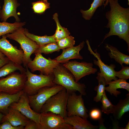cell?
<instances>
[{"label":"cell","instance_id":"5bb4252c","mask_svg":"<svg viewBox=\"0 0 129 129\" xmlns=\"http://www.w3.org/2000/svg\"><path fill=\"white\" fill-rule=\"evenodd\" d=\"M89 50L91 54L97 59V60H93L94 64L98 66L100 69V72L101 75L104 77L106 83V85L112 80H115L118 79L115 75V71L114 69L116 67L115 65L111 64L109 65L105 64L101 60L100 54L97 51L95 53L91 51V49Z\"/></svg>","mask_w":129,"mask_h":129},{"label":"cell","instance_id":"e575fe53","mask_svg":"<svg viewBox=\"0 0 129 129\" xmlns=\"http://www.w3.org/2000/svg\"><path fill=\"white\" fill-rule=\"evenodd\" d=\"M89 115L91 119L95 120H98L102 117L101 111L98 108H94L91 110Z\"/></svg>","mask_w":129,"mask_h":129},{"label":"cell","instance_id":"1f68e13d","mask_svg":"<svg viewBox=\"0 0 129 129\" xmlns=\"http://www.w3.org/2000/svg\"><path fill=\"white\" fill-rule=\"evenodd\" d=\"M75 42L74 37L69 35L59 40L56 43L59 48L63 49L74 46Z\"/></svg>","mask_w":129,"mask_h":129},{"label":"cell","instance_id":"e0dca14e","mask_svg":"<svg viewBox=\"0 0 129 129\" xmlns=\"http://www.w3.org/2000/svg\"><path fill=\"white\" fill-rule=\"evenodd\" d=\"M29 119L19 111L9 107L7 113L4 115L1 123L7 121L14 126L22 125L24 127Z\"/></svg>","mask_w":129,"mask_h":129},{"label":"cell","instance_id":"8fae6325","mask_svg":"<svg viewBox=\"0 0 129 129\" xmlns=\"http://www.w3.org/2000/svg\"><path fill=\"white\" fill-rule=\"evenodd\" d=\"M0 39V51L9 60L16 64H23L24 53L22 50L18 49L13 46L7 39L6 35Z\"/></svg>","mask_w":129,"mask_h":129},{"label":"cell","instance_id":"9a60e30c","mask_svg":"<svg viewBox=\"0 0 129 129\" xmlns=\"http://www.w3.org/2000/svg\"><path fill=\"white\" fill-rule=\"evenodd\" d=\"M20 5L17 0H4V4L0 11V18L1 21L6 22L10 17H13L16 22L20 20L17 14V8Z\"/></svg>","mask_w":129,"mask_h":129},{"label":"cell","instance_id":"484cf974","mask_svg":"<svg viewBox=\"0 0 129 129\" xmlns=\"http://www.w3.org/2000/svg\"><path fill=\"white\" fill-rule=\"evenodd\" d=\"M53 19L54 20L56 25V30L55 34L53 35L56 42L70 35V33L67 29L63 27L60 25L57 13H55L54 14Z\"/></svg>","mask_w":129,"mask_h":129},{"label":"cell","instance_id":"83f0119b","mask_svg":"<svg viewBox=\"0 0 129 129\" xmlns=\"http://www.w3.org/2000/svg\"><path fill=\"white\" fill-rule=\"evenodd\" d=\"M103 0H94L88 9L86 10H81L80 11L83 17L86 20H90L97 8L103 4Z\"/></svg>","mask_w":129,"mask_h":129},{"label":"cell","instance_id":"8d00e7d4","mask_svg":"<svg viewBox=\"0 0 129 129\" xmlns=\"http://www.w3.org/2000/svg\"><path fill=\"white\" fill-rule=\"evenodd\" d=\"M59 129H73V128L70 124L65 122L61 124Z\"/></svg>","mask_w":129,"mask_h":129},{"label":"cell","instance_id":"44dd1931","mask_svg":"<svg viewBox=\"0 0 129 129\" xmlns=\"http://www.w3.org/2000/svg\"><path fill=\"white\" fill-rule=\"evenodd\" d=\"M105 48L106 50L109 51L108 55L111 59H113L117 63L121 66L123 64L127 65L129 64V56L120 52L115 47L106 44Z\"/></svg>","mask_w":129,"mask_h":129},{"label":"cell","instance_id":"74e56055","mask_svg":"<svg viewBox=\"0 0 129 129\" xmlns=\"http://www.w3.org/2000/svg\"><path fill=\"white\" fill-rule=\"evenodd\" d=\"M112 119L113 123V129H123V128L119 126V124L117 120Z\"/></svg>","mask_w":129,"mask_h":129},{"label":"cell","instance_id":"d590c367","mask_svg":"<svg viewBox=\"0 0 129 129\" xmlns=\"http://www.w3.org/2000/svg\"><path fill=\"white\" fill-rule=\"evenodd\" d=\"M24 129H41V127L39 123L29 119L24 126Z\"/></svg>","mask_w":129,"mask_h":129},{"label":"cell","instance_id":"f6af8a7d","mask_svg":"<svg viewBox=\"0 0 129 129\" xmlns=\"http://www.w3.org/2000/svg\"><path fill=\"white\" fill-rule=\"evenodd\" d=\"M128 0V5H129V0Z\"/></svg>","mask_w":129,"mask_h":129},{"label":"cell","instance_id":"f546056e","mask_svg":"<svg viewBox=\"0 0 129 129\" xmlns=\"http://www.w3.org/2000/svg\"><path fill=\"white\" fill-rule=\"evenodd\" d=\"M32 9L35 13L41 14L50 8V4L48 0H41L31 3Z\"/></svg>","mask_w":129,"mask_h":129},{"label":"cell","instance_id":"b9f144b4","mask_svg":"<svg viewBox=\"0 0 129 129\" xmlns=\"http://www.w3.org/2000/svg\"><path fill=\"white\" fill-rule=\"evenodd\" d=\"M129 129V122L128 121L127 124L126 125L125 127L123 128V129Z\"/></svg>","mask_w":129,"mask_h":129},{"label":"cell","instance_id":"4dcf8cb0","mask_svg":"<svg viewBox=\"0 0 129 129\" xmlns=\"http://www.w3.org/2000/svg\"><path fill=\"white\" fill-rule=\"evenodd\" d=\"M102 105V112L107 115L112 113L114 111L115 105H113L107 97L105 91L104 92L100 101Z\"/></svg>","mask_w":129,"mask_h":129},{"label":"cell","instance_id":"9c48e42d","mask_svg":"<svg viewBox=\"0 0 129 129\" xmlns=\"http://www.w3.org/2000/svg\"><path fill=\"white\" fill-rule=\"evenodd\" d=\"M81 94L77 95L74 92L69 94L66 105L67 116L77 115L87 119L88 110L84 104Z\"/></svg>","mask_w":129,"mask_h":129},{"label":"cell","instance_id":"bcb514c9","mask_svg":"<svg viewBox=\"0 0 129 129\" xmlns=\"http://www.w3.org/2000/svg\"><path fill=\"white\" fill-rule=\"evenodd\" d=\"M1 6H0V11L1 10Z\"/></svg>","mask_w":129,"mask_h":129},{"label":"cell","instance_id":"ffe728a7","mask_svg":"<svg viewBox=\"0 0 129 129\" xmlns=\"http://www.w3.org/2000/svg\"><path fill=\"white\" fill-rule=\"evenodd\" d=\"M107 85L108 86L105 87V90L117 97L121 93V91L117 90L118 89H123L129 92V83L126 80L121 79L112 81Z\"/></svg>","mask_w":129,"mask_h":129},{"label":"cell","instance_id":"d6a6232c","mask_svg":"<svg viewBox=\"0 0 129 129\" xmlns=\"http://www.w3.org/2000/svg\"><path fill=\"white\" fill-rule=\"evenodd\" d=\"M121 70L118 71H115V75L119 79L126 80L129 78V67L121 66Z\"/></svg>","mask_w":129,"mask_h":129},{"label":"cell","instance_id":"ac0fdd59","mask_svg":"<svg viewBox=\"0 0 129 129\" xmlns=\"http://www.w3.org/2000/svg\"><path fill=\"white\" fill-rule=\"evenodd\" d=\"M65 122L71 125L73 129H97L98 126L92 125L87 119L78 116H67L64 118Z\"/></svg>","mask_w":129,"mask_h":129},{"label":"cell","instance_id":"7bdbcfd3","mask_svg":"<svg viewBox=\"0 0 129 129\" xmlns=\"http://www.w3.org/2000/svg\"><path fill=\"white\" fill-rule=\"evenodd\" d=\"M4 115L2 113H0V124L1 123L2 118L4 116Z\"/></svg>","mask_w":129,"mask_h":129},{"label":"cell","instance_id":"ba28073f","mask_svg":"<svg viewBox=\"0 0 129 129\" xmlns=\"http://www.w3.org/2000/svg\"><path fill=\"white\" fill-rule=\"evenodd\" d=\"M35 55L33 60L29 61L27 66L32 72L38 70L40 73L44 75H52L54 69L60 64L50 58L48 59L45 58L41 53L36 54Z\"/></svg>","mask_w":129,"mask_h":129},{"label":"cell","instance_id":"ee69618b","mask_svg":"<svg viewBox=\"0 0 129 129\" xmlns=\"http://www.w3.org/2000/svg\"><path fill=\"white\" fill-rule=\"evenodd\" d=\"M5 57V56L0 51V59Z\"/></svg>","mask_w":129,"mask_h":129},{"label":"cell","instance_id":"f1b7e54d","mask_svg":"<svg viewBox=\"0 0 129 129\" xmlns=\"http://www.w3.org/2000/svg\"><path fill=\"white\" fill-rule=\"evenodd\" d=\"M60 49L56 42H53L40 46L34 54L43 53L47 54L55 51H59Z\"/></svg>","mask_w":129,"mask_h":129},{"label":"cell","instance_id":"2e32d148","mask_svg":"<svg viewBox=\"0 0 129 129\" xmlns=\"http://www.w3.org/2000/svg\"><path fill=\"white\" fill-rule=\"evenodd\" d=\"M85 43L83 41L77 46L62 49L61 54L54 59L60 63H64L70 59H83V58L80 54L79 52L84 47Z\"/></svg>","mask_w":129,"mask_h":129},{"label":"cell","instance_id":"277c9868","mask_svg":"<svg viewBox=\"0 0 129 129\" xmlns=\"http://www.w3.org/2000/svg\"><path fill=\"white\" fill-rule=\"evenodd\" d=\"M24 30L23 27H21L6 35L7 38L16 41L20 44L24 53L23 64L25 68L29 62L32 60L31 55L40 46L28 37L24 33Z\"/></svg>","mask_w":129,"mask_h":129},{"label":"cell","instance_id":"5b68a950","mask_svg":"<svg viewBox=\"0 0 129 129\" xmlns=\"http://www.w3.org/2000/svg\"><path fill=\"white\" fill-rule=\"evenodd\" d=\"M25 68L27 80L23 90L28 95L36 94L40 89L43 87L55 85L53 82V74L46 75L40 73V75H37L31 72L27 67Z\"/></svg>","mask_w":129,"mask_h":129},{"label":"cell","instance_id":"cb8c5ba5","mask_svg":"<svg viewBox=\"0 0 129 129\" xmlns=\"http://www.w3.org/2000/svg\"><path fill=\"white\" fill-rule=\"evenodd\" d=\"M24 32L28 37L35 42L40 46L51 43L56 42L54 35L51 36L47 35L43 36H38L29 32L28 30L26 28H24Z\"/></svg>","mask_w":129,"mask_h":129},{"label":"cell","instance_id":"d4e9b609","mask_svg":"<svg viewBox=\"0 0 129 129\" xmlns=\"http://www.w3.org/2000/svg\"><path fill=\"white\" fill-rule=\"evenodd\" d=\"M26 24L25 22H16L11 23L6 22H0V37L4 35L11 33L17 29L23 27Z\"/></svg>","mask_w":129,"mask_h":129},{"label":"cell","instance_id":"30bf717a","mask_svg":"<svg viewBox=\"0 0 129 129\" xmlns=\"http://www.w3.org/2000/svg\"><path fill=\"white\" fill-rule=\"evenodd\" d=\"M63 64L73 74L76 82L83 77L94 74L97 71V68L93 67L92 62H80L74 60L68 61Z\"/></svg>","mask_w":129,"mask_h":129},{"label":"cell","instance_id":"4fadbf2b","mask_svg":"<svg viewBox=\"0 0 129 129\" xmlns=\"http://www.w3.org/2000/svg\"><path fill=\"white\" fill-rule=\"evenodd\" d=\"M65 122L64 118L59 115L51 112L40 113L41 129H59Z\"/></svg>","mask_w":129,"mask_h":129},{"label":"cell","instance_id":"f35d334b","mask_svg":"<svg viewBox=\"0 0 129 129\" xmlns=\"http://www.w3.org/2000/svg\"><path fill=\"white\" fill-rule=\"evenodd\" d=\"M99 122V125L98 129H107L104 126V119L102 117L98 120Z\"/></svg>","mask_w":129,"mask_h":129},{"label":"cell","instance_id":"ab89813d","mask_svg":"<svg viewBox=\"0 0 129 129\" xmlns=\"http://www.w3.org/2000/svg\"><path fill=\"white\" fill-rule=\"evenodd\" d=\"M9 61L8 59L6 56L0 59V68L8 63Z\"/></svg>","mask_w":129,"mask_h":129},{"label":"cell","instance_id":"7402d4cb","mask_svg":"<svg viewBox=\"0 0 129 129\" xmlns=\"http://www.w3.org/2000/svg\"><path fill=\"white\" fill-rule=\"evenodd\" d=\"M129 111V93L126 95L124 99H120L115 105V108L113 114L114 119L120 120L123 115Z\"/></svg>","mask_w":129,"mask_h":129},{"label":"cell","instance_id":"6da1fadb","mask_svg":"<svg viewBox=\"0 0 129 129\" xmlns=\"http://www.w3.org/2000/svg\"><path fill=\"white\" fill-rule=\"evenodd\" d=\"M108 1L110 10L105 14L108 23L105 27L109 28L110 30L105 36L100 44L108 37L117 36L126 42L129 52V8H124L121 6L118 3V0H108Z\"/></svg>","mask_w":129,"mask_h":129},{"label":"cell","instance_id":"7a4b0ae2","mask_svg":"<svg viewBox=\"0 0 129 129\" xmlns=\"http://www.w3.org/2000/svg\"><path fill=\"white\" fill-rule=\"evenodd\" d=\"M53 75L54 83L63 86L69 94L78 91L82 95H86L85 84L76 82L73 74L63 64H60L54 69Z\"/></svg>","mask_w":129,"mask_h":129},{"label":"cell","instance_id":"603a6c76","mask_svg":"<svg viewBox=\"0 0 129 129\" xmlns=\"http://www.w3.org/2000/svg\"><path fill=\"white\" fill-rule=\"evenodd\" d=\"M17 70H19L21 73H25L26 70V68H24L21 65L10 61L0 68V78L15 72Z\"/></svg>","mask_w":129,"mask_h":129},{"label":"cell","instance_id":"8992f818","mask_svg":"<svg viewBox=\"0 0 129 129\" xmlns=\"http://www.w3.org/2000/svg\"><path fill=\"white\" fill-rule=\"evenodd\" d=\"M27 80L25 73L14 72L0 78V92L12 95L23 90Z\"/></svg>","mask_w":129,"mask_h":129},{"label":"cell","instance_id":"3957f363","mask_svg":"<svg viewBox=\"0 0 129 129\" xmlns=\"http://www.w3.org/2000/svg\"><path fill=\"white\" fill-rule=\"evenodd\" d=\"M69 94L64 88L50 97L42 106L40 113L51 112L64 118L67 116L66 105Z\"/></svg>","mask_w":129,"mask_h":129},{"label":"cell","instance_id":"d6986e66","mask_svg":"<svg viewBox=\"0 0 129 129\" xmlns=\"http://www.w3.org/2000/svg\"><path fill=\"white\" fill-rule=\"evenodd\" d=\"M24 92L22 90L16 94L11 95L0 92V113L4 115L6 114L10 105L17 101Z\"/></svg>","mask_w":129,"mask_h":129},{"label":"cell","instance_id":"52a82bcc","mask_svg":"<svg viewBox=\"0 0 129 129\" xmlns=\"http://www.w3.org/2000/svg\"><path fill=\"white\" fill-rule=\"evenodd\" d=\"M64 88L62 86L58 85L41 88L36 94L28 95L30 107L34 111L40 113L41 108L45 102L51 97Z\"/></svg>","mask_w":129,"mask_h":129},{"label":"cell","instance_id":"4316f807","mask_svg":"<svg viewBox=\"0 0 129 129\" xmlns=\"http://www.w3.org/2000/svg\"><path fill=\"white\" fill-rule=\"evenodd\" d=\"M97 75L96 78L98 80V84L94 88V90L97 92V94L94 97L93 100L96 102H98L101 101L103 93L105 91L106 83L105 79L101 75L100 72L97 73Z\"/></svg>","mask_w":129,"mask_h":129},{"label":"cell","instance_id":"60d3db41","mask_svg":"<svg viewBox=\"0 0 129 129\" xmlns=\"http://www.w3.org/2000/svg\"><path fill=\"white\" fill-rule=\"evenodd\" d=\"M108 0H103V5H104V7L105 8V7L108 5Z\"/></svg>","mask_w":129,"mask_h":129},{"label":"cell","instance_id":"7c38bea8","mask_svg":"<svg viewBox=\"0 0 129 129\" xmlns=\"http://www.w3.org/2000/svg\"><path fill=\"white\" fill-rule=\"evenodd\" d=\"M10 107L19 111L30 119L40 124V113L34 111L31 108L28 95L24 92L17 102L12 103Z\"/></svg>","mask_w":129,"mask_h":129},{"label":"cell","instance_id":"836d02e7","mask_svg":"<svg viewBox=\"0 0 129 129\" xmlns=\"http://www.w3.org/2000/svg\"><path fill=\"white\" fill-rule=\"evenodd\" d=\"M24 127L22 125L14 126L7 121H5L0 124V129H23Z\"/></svg>","mask_w":129,"mask_h":129}]
</instances>
